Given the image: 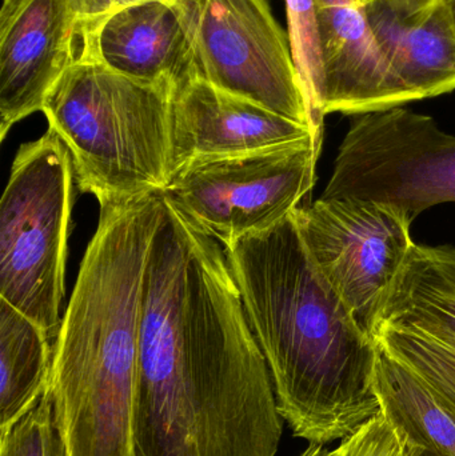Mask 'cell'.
Masks as SVG:
<instances>
[{
	"label": "cell",
	"instance_id": "1",
	"mask_svg": "<svg viewBox=\"0 0 455 456\" xmlns=\"http://www.w3.org/2000/svg\"><path fill=\"white\" fill-rule=\"evenodd\" d=\"M282 422L223 246L163 197L142 291L134 456H275Z\"/></svg>",
	"mask_w": 455,
	"mask_h": 456
},
{
	"label": "cell",
	"instance_id": "2",
	"mask_svg": "<svg viewBox=\"0 0 455 456\" xmlns=\"http://www.w3.org/2000/svg\"><path fill=\"white\" fill-rule=\"evenodd\" d=\"M224 252L294 436L326 446L378 417L376 338L315 265L294 213Z\"/></svg>",
	"mask_w": 455,
	"mask_h": 456
},
{
	"label": "cell",
	"instance_id": "3",
	"mask_svg": "<svg viewBox=\"0 0 455 456\" xmlns=\"http://www.w3.org/2000/svg\"><path fill=\"white\" fill-rule=\"evenodd\" d=\"M163 198L101 208L53 340L50 385L69 456H134L142 291Z\"/></svg>",
	"mask_w": 455,
	"mask_h": 456
},
{
	"label": "cell",
	"instance_id": "4",
	"mask_svg": "<svg viewBox=\"0 0 455 456\" xmlns=\"http://www.w3.org/2000/svg\"><path fill=\"white\" fill-rule=\"evenodd\" d=\"M173 91L123 77L87 56L66 69L42 112L71 157L80 192L104 208L167 187Z\"/></svg>",
	"mask_w": 455,
	"mask_h": 456
},
{
	"label": "cell",
	"instance_id": "5",
	"mask_svg": "<svg viewBox=\"0 0 455 456\" xmlns=\"http://www.w3.org/2000/svg\"><path fill=\"white\" fill-rule=\"evenodd\" d=\"M74 167L61 139L21 144L0 202V299L53 340L66 292Z\"/></svg>",
	"mask_w": 455,
	"mask_h": 456
},
{
	"label": "cell",
	"instance_id": "6",
	"mask_svg": "<svg viewBox=\"0 0 455 456\" xmlns=\"http://www.w3.org/2000/svg\"><path fill=\"white\" fill-rule=\"evenodd\" d=\"M322 141L194 160L174 174L163 197L198 230L226 247L288 218L312 191Z\"/></svg>",
	"mask_w": 455,
	"mask_h": 456
},
{
	"label": "cell",
	"instance_id": "7",
	"mask_svg": "<svg viewBox=\"0 0 455 456\" xmlns=\"http://www.w3.org/2000/svg\"><path fill=\"white\" fill-rule=\"evenodd\" d=\"M175 2L189 35L191 79L248 99L322 135L288 32L275 20L267 0Z\"/></svg>",
	"mask_w": 455,
	"mask_h": 456
},
{
	"label": "cell",
	"instance_id": "8",
	"mask_svg": "<svg viewBox=\"0 0 455 456\" xmlns=\"http://www.w3.org/2000/svg\"><path fill=\"white\" fill-rule=\"evenodd\" d=\"M397 206L413 221L455 203V135L403 107L357 115L334 160L322 198Z\"/></svg>",
	"mask_w": 455,
	"mask_h": 456
},
{
	"label": "cell",
	"instance_id": "9",
	"mask_svg": "<svg viewBox=\"0 0 455 456\" xmlns=\"http://www.w3.org/2000/svg\"><path fill=\"white\" fill-rule=\"evenodd\" d=\"M315 265L358 323L376 338L393 287L411 254L413 219L389 203L322 198L294 211Z\"/></svg>",
	"mask_w": 455,
	"mask_h": 456
},
{
	"label": "cell",
	"instance_id": "10",
	"mask_svg": "<svg viewBox=\"0 0 455 456\" xmlns=\"http://www.w3.org/2000/svg\"><path fill=\"white\" fill-rule=\"evenodd\" d=\"M82 55V27L69 0H3L0 141L42 111L48 93Z\"/></svg>",
	"mask_w": 455,
	"mask_h": 456
},
{
	"label": "cell",
	"instance_id": "11",
	"mask_svg": "<svg viewBox=\"0 0 455 456\" xmlns=\"http://www.w3.org/2000/svg\"><path fill=\"white\" fill-rule=\"evenodd\" d=\"M307 138L322 141L310 126L203 80H187L173 91V175L194 160L248 154Z\"/></svg>",
	"mask_w": 455,
	"mask_h": 456
},
{
	"label": "cell",
	"instance_id": "12",
	"mask_svg": "<svg viewBox=\"0 0 455 456\" xmlns=\"http://www.w3.org/2000/svg\"><path fill=\"white\" fill-rule=\"evenodd\" d=\"M322 47L321 114L357 115L413 102L387 63L360 0H315Z\"/></svg>",
	"mask_w": 455,
	"mask_h": 456
},
{
	"label": "cell",
	"instance_id": "13",
	"mask_svg": "<svg viewBox=\"0 0 455 456\" xmlns=\"http://www.w3.org/2000/svg\"><path fill=\"white\" fill-rule=\"evenodd\" d=\"M112 71L175 90L191 79L189 35L175 0H144L82 28V55Z\"/></svg>",
	"mask_w": 455,
	"mask_h": 456
},
{
	"label": "cell",
	"instance_id": "14",
	"mask_svg": "<svg viewBox=\"0 0 455 456\" xmlns=\"http://www.w3.org/2000/svg\"><path fill=\"white\" fill-rule=\"evenodd\" d=\"M365 5L377 42L413 102L455 91V26L445 3L413 16L382 0Z\"/></svg>",
	"mask_w": 455,
	"mask_h": 456
},
{
	"label": "cell",
	"instance_id": "15",
	"mask_svg": "<svg viewBox=\"0 0 455 456\" xmlns=\"http://www.w3.org/2000/svg\"><path fill=\"white\" fill-rule=\"evenodd\" d=\"M384 321L411 324L455 343L454 246L414 244L387 300Z\"/></svg>",
	"mask_w": 455,
	"mask_h": 456
},
{
	"label": "cell",
	"instance_id": "16",
	"mask_svg": "<svg viewBox=\"0 0 455 456\" xmlns=\"http://www.w3.org/2000/svg\"><path fill=\"white\" fill-rule=\"evenodd\" d=\"M53 339L0 299V431L37 403L50 385Z\"/></svg>",
	"mask_w": 455,
	"mask_h": 456
},
{
	"label": "cell",
	"instance_id": "17",
	"mask_svg": "<svg viewBox=\"0 0 455 456\" xmlns=\"http://www.w3.org/2000/svg\"><path fill=\"white\" fill-rule=\"evenodd\" d=\"M376 385L382 410L405 431L409 441L440 454L455 456V410L381 348Z\"/></svg>",
	"mask_w": 455,
	"mask_h": 456
},
{
	"label": "cell",
	"instance_id": "18",
	"mask_svg": "<svg viewBox=\"0 0 455 456\" xmlns=\"http://www.w3.org/2000/svg\"><path fill=\"white\" fill-rule=\"evenodd\" d=\"M378 347L413 372L440 401L455 410V343L411 324L384 321Z\"/></svg>",
	"mask_w": 455,
	"mask_h": 456
},
{
	"label": "cell",
	"instance_id": "19",
	"mask_svg": "<svg viewBox=\"0 0 455 456\" xmlns=\"http://www.w3.org/2000/svg\"><path fill=\"white\" fill-rule=\"evenodd\" d=\"M285 4L288 35L294 61L298 69L315 125L323 130V117L321 114L323 64L317 3L315 0H285Z\"/></svg>",
	"mask_w": 455,
	"mask_h": 456
},
{
	"label": "cell",
	"instance_id": "20",
	"mask_svg": "<svg viewBox=\"0 0 455 456\" xmlns=\"http://www.w3.org/2000/svg\"><path fill=\"white\" fill-rule=\"evenodd\" d=\"M0 456H69L48 388L27 414L0 431Z\"/></svg>",
	"mask_w": 455,
	"mask_h": 456
},
{
	"label": "cell",
	"instance_id": "21",
	"mask_svg": "<svg viewBox=\"0 0 455 456\" xmlns=\"http://www.w3.org/2000/svg\"><path fill=\"white\" fill-rule=\"evenodd\" d=\"M336 450L338 456H411L405 431L384 410Z\"/></svg>",
	"mask_w": 455,
	"mask_h": 456
},
{
	"label": "cell",
	"instance_id": "22",
	"mask_svg": "<svg viewBox=\"0 0 455 456\" xmlns=\"http://www.w3.org/2000/svg\"><path fill=\"white\" fill-rule=\"evenodd\" d=\"M80 27L93 26L117 11L118 0H69Z\"/></svg>",
	"mask_w": 455,
	"mask_h": 456
},
{
	"label": "cell",
	"instance_id": "23",
	"mask_svg": "<svg viewBox=\"0 0 455 456\" xmlns=\"http://www.w3.org/2000/svg\"><path fill=\"white\" fill-rule=\"evenodd\" d=\"M373 2V0H371ZM401 15L413 16L427 12L443 4L445 0H382Z\"/></svg>",
	"mask_w": 455,
	"mask_h": 456
},
{
	"label": "cell",
	"instance_id": "24",
	"mask_svg": "<svg viewBox=\"0 0 455 456\" xmlns=\"http://www.w3.org/2000/svg\"><path fill=\"white\" fill-rule=\"evenodd\" d=\"M298 456H338V454L337 450L326 449L322 444H309V447Z\"/></svg>",
	"mask_w": 455,
	"mask_h": 456
},
{
	"label": "cell",
	"instance_id": "25",
	"mask_svg": "<svg viewBox=\"0 0 455 456\" xmlns=\"http://www.w3.org/2000/svg\"><path fill=\"white\" fill-rule=\"evenodd\" d=\"M410 450L411 456H448L440 454V452H435V450H430L427 449V447L418 446V444H413V442H410Z\"/></svg>",
	"mask_w": 455,
	"mask_h": 456
},
{
	"label": "cell",
	"instance_id": "26",
	"mask_svg": "<svg viewBox=\"0 0 455 456\" xmlns=\"http://www.w3.org/2000/svg\"><path fill=\"white\" fill-rule=\"evenodd\" d=\"M446 8H448L449 13H451V20H453L455 26V0H445Z\"/></svg>",
	"mask_w": 455,
	"mask_h": 456
},
{
	"label": "cell",
	"instance_id": "27",
	"mask_svg": "<svg viewBox=\"0 0 455 456\" xmlns=\"http://www.w3.org/2000/svg\"><path fill=\"white\" fill-rule=\"evenodd\" d=\"M139 2H144V0H118L117 10H119V8L127 7V5L135 4V3Z\"/></svg>",
	"mask_w": 455,
	"mask_h": 456
},
{
	"label": "cell",
	"instance_id": "28",
	"mask_svg": "<svg viewBox=\"0 0 455 456\" xmlns=\"http://www.w3.org/2000/svg\"><path fill=\"white\" fill-rule=\"evenodd\" d=\"M361 3H362V4H368V3H370L371 0H360Z\"/></svg>",
	"mask_w": 455,
	"mask_h": 456
}]
</instances>
